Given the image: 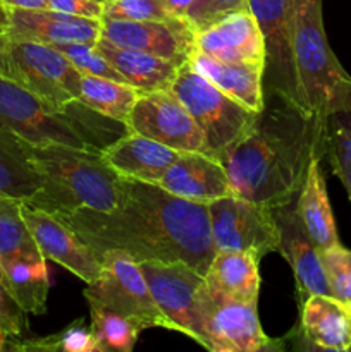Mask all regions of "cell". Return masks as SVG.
Wrapping results in <instances>:
<instances>
[{
    "label": "cell",
    "instance_id": "9c48e42d",
    "mask_svg": "<svg viewBox=\"0 0 351 352\" xmlns=\"http://www.w3.org/2000/svg\"><path fill=\"white\" fill-rule=\"evenodd\" d=\"M257 305L229 298L205 278L196 292L200 346L212 352L274 349V342L262 330Z\"/></svg>",
    "mask_w": 351,
    "mask_h": 352
},
{
    "label": "cell",
    "instance_id": "4fadbf2b",
    "mask_svg": "<svg viewBox=\"0 0 351 352\" xmlns=\"http://www.w3.org/2000/svg\"><path fill=\"white\" fill-rule=\"evenodd\" d=\"M140 268L155 305L171 323V330L184 333L195 342H202L196 292L205 280V275L184 261L147 260L140 261Z\"/></svg>",
    "mask_w": 351,
    "mask_h": 352
},
{
    "label": "cell",
    "instance_id": "d590c367",
    "mask_svg": "<svg viewBox=\"0 0 351 352\" xmlns=\"http://www.w3.org/2000/svg\"><path fill=\"white\" fill-rule=\"evenodd\" d=\"M28 313L19 308L3 287L0 278V339L6 337H24L28 332Z\"/></svg>",
    "mask_w": 351,
    "mask_h": 352
},
{
    "label": "cell",
    "instance_id": "5b68a950",
    "mask_svg": "<svg viewBox=\"0 0 351 352\" xmlns=\"http://www.w3.org/2000/svg\"><path fill=\"white\" fill-rule=\"evenodd\" d=\"M78 105L58 110L0 76V127L30 144H65L103 150L93 138L95 131L92 124L72 112Z\"/></svg>",
    "mask_w": 351,
    "mask_h": 352
},
{
    "label": "cell",
    "instance_id": "f1b7e54d",
    "mask_svg": "<svg viewBox=\"0 0 351 352\" xmlns=\"http://www.w3.org/2000/svg\"><path fill=\"white\" fill-rule=\"evenodd\" d=\"M323 158L343 182L351 201V82L343 89L327 117Z\"/></svg>",
    "mask_w": 351,
    "mask_h": 352
},
{
    "label": "cell",
    "instance_id": "d6986e66",
    "mask_svg": "<svg viewBox=\"0 0 351 352\" xmlns=\"http://www.w3.org/2000/svg\"><path fill=\"white\" fill-rule=\"evenodd\" d=\"M195 50L229 62L265 65V43L250 10L224 17L195 34Z\"/></svg>",
    "mask_w": 351,
    "mask_h": 352
},
{
    "label": "cell",
    "instance_id": "f35d334b",
    "mask_svg": "<svg viewBox=\"0 0 351 352\" xmlns=\"http://www.w3.org/2000/svg\"><path fill=\"white\" fill-rule=\"evenodd\" d=\"M7 10H40L48 9V0H0Z\"/></svg>",
    "mask_w": 351,
    "mask_h": 352
},
{
    "label": "cell",
    "instance_id": "60d3db41",
    "mask_svg": "<svg viewBox=\"0 0 351 352\" xmlns=\"http://www.w3.org/2000/svg\"><path fill=\"white\" fill-rule=\"evenodd\" d=\"M7 28H9V10L0 3V36L7 33Z\"/></svg>",
    "mask_w": 351,
    "mask_h": 352
},
{
    "label": "cell",
    "instance_id": "7a4b0ae2",
    "mask_svg": "<svg viewBox=\"0 0 351 352\" xmlns=\"http://www.w3.org/2000/svg\"><path fill=\"white\" fill-rule=\"evenodd\" d=\"M326 133L301 105L264 91L255 126L220 157L233 195L265 206L298 198L313 157L323 160Z\"/></svg>",
    "mask_w": 351,
    "mask_h": 352
},
{
    "label": "cell",
    "instance_id": "836d02e7",
    "mask_svg": "<svg viewBox=\"0 0 351 352\" xmlns=\"http://www.w3.org/2000/svg\"><path fill=\"white\" fill-rule=\"evenodd\" d=\"M54 47L57 50H61L83 74L100 76V78H109L126 82L123 79V76L107 62V58L96 50V47L93 43H62L54 45Z\"/></svg>",
    "mask_w": 351,
    "mask_h": 352
},
{
    "label": "cell",
    "instance_id": "44dd1931",
    "mask_svg": "<svg viewBox=\"0 0 351 352\" xmlns=\"http://www.w3.org/2000/svg\"><path fill=\"white\" fill-rule=\"evenodd\" d=\"M188 62L203 78L209 79L220 91L229 95L246 109L253 112H260L264 109V65L262 64L220 60L198 50H193Z\"/></svg>",
    "mask_w": 351,
    "mask_h": 352
},
{
    "label": "cell",
    "instance_id": "9a60e30c",
    "mask_svg": "<svg viewBox=\"0 0 351 352\" xmlns=\"http://www.w3.org/2000/svg\"><path fill=\"white\" fill-rule=\"evenodd\" d=\"M100 38L117 47L147 52L182 65L195 50V31L184 19L124 21L102 19Z\"/></svg>",
    "mask_w": 351,
    "mask_h": 352
},
{
    "label": "cell",
    "instance_id": "74e56055",
    "mask_svg": "<svg viewBox=\"0 0 351 352\" xmlns=\"http://www.w3.org/2000/svg\"><path fill=\"white\" fill-rule=\"evenodd\" d=\"M48 9L92 19H102L103 16L102 0H48Z\"/></svg>",
    "mask_w": 351,
    "mask_h": 352
},
{
    "label": "cell",
    "instance_id": "ba28073f",
    "mask_svg": "<svg viewBox=\"0 0 351 352\" xmlns=\"http://www.w3.org/2000/svg\"><path fill=\"white\" fill-rule=\"evenodd\" d=\"M102 272L86 284L85 298L89 306L110 309L136 323L141 330L165 329L171 323L155 305L140 263L127 253L110 250L100 254Z\"/></svg>",
    "mask_w": 351,
    "mask_h": 352
},
{
    "label": "cell",
    "instance_id": "4dcf8cb0",
    "mask_svg": "<svg viewBox=\"0 0 351 352\" xmlns=\"http://www.w3.org/2000/svg\"><path fill=\"white\" fill-rule=\"evenodd\" d=\"M92 332L98 352H131L136 346L141 329L126 316L100 306H89Z\"/></svg>",
    "mask_w": 351,
    "mask_h": 352
},
{
    "label": "cell",
    "instance_id": "ac0fdd59",
    "mask_svg": "<svg viewBox=\"0 0 351 352\" xmlns=\"http://www.w3.org/2000/svg\"><path fill=\"white\" fill-rule=\"evenodd\" d=\"M158 186L179 198L203 205L233 195L222 162L202 151H181Z\"/></svg>",
    "mask_w": 351,
    "mask_h": 352
},
{
    "label": "cell",
    "instance_id": "3957f363",
    "mask_svg": "<svg viewBox=\"0 0 351 352\" xmlns=\"http://www.w3.org/2000/svg\"><path fill=\"white\" fill-rule=\"evenodd\" d=\"M34 167L47 181V201L50 213L92 208L114 210L123 195V177L110 168L102 150L65 146V144H30L24 141Z\"/></svg>",
    "mask_w": 351,
    "mask_h": 352
},
{
    "label": "cell",
    "instance_id": "ffe728a7",
    "mask_svg": "<svg viewBox=\"0 0 351 352\" xmlns=\"http://www.w3.org/2000/svg\"><path fill=\"white\" fill-rule=\"evenodd\" d=\"M102 155L110 168L123 179L158 184L181 151L127 131L116 141L107 143Z\"/></svg>",
    "mask_w": 351,
    "mask_h": 352
},
{
    "label": "cell",
    "instance_id": "603a6c76",
    "mask_svg": "<svg viewBox=\"0 0 351 352\" xmlns=\"http://www.w3.org/2000/svg\"><path fill=\"white\" fill-rule=\"evenodd\" d=\"M301 333L313 347L351 351V308L332 296L313 294L299 305Z\"/></svg>",
    "mask_w": 351,
    "mask_h": 352
},
{
    "label": "cell",
    "instance_id": "5bb4252c",
    "mask_svg": "<svg viewBox=\"0 0 351 352\" xmlns=\"http://www.w3.org/2000/svg\"><path fill=\"white\" fill-rule=\"evenodd\" d=\"M21 213L45 260H52L81 278L85 284L95 280L102 272V261L93 248L64 220L43 208L21 205Z\"/></svg>",
    "mask_w": 351,
    "mask_h": 352
},
{
    "label": "cell",
    "instance_id": "7402d4cb",
    "mask_svg": "<svg viewBox=\"0 0 351 352\" xmlns=\"http://www.w3.org/2000/svg\"><path fill=\"white\" fill-rule=\"evenodd\" d=\"M0 196L43 208L47 181L28 155L24 141L0 127Z\"/></svg>",
    "mask_w": 351,
    "mask_h": 352
},
{
    "label": "cell",
    "instance_id": "2e32d148",
    "mask_svg": "<svg viewBox=\"0 0 351 352\" xmlns=\"http://www.w3.org/2000/svg\"><path fill=\"white\" fill-rule=\"evenodd\" d=\"M272 212H274L279 227V237H281L277 253H281L291 265L299 305L313 294L330 296L320 250L308 236L299 219L296 199L286 205L272 206Z\"/></svg>",
    "mask_w": 351,
    "mask_h": 352
},
{
    "label": "cell",
    "instance_id": "e575fe53",
    "mask_svg": "<svg viewBox=\"0 0 351 352\" xmlns=\"http://www.w3.org/2000/svg\"><path fill=\"white\" fill-rule=\"evenodd\" d=\"M248 9V0H195L186 12L184 21L193 31L206 30L224 17Z\"/></svg>",
    "mask_w": 351,
    "mask_h": 352
},
{
    "label": "cell",
    "instance_id": "d6a6232c",
    "mask_svg": "<svg viewBox=\"0 0 351 352\" xmlns=\"http://www.w3.org/2000/svg\"><path fill=\"white\" fill-rule=\"evenodd\" d=\"M330 296L351 306V251L341 244L320 250Z\"/></svg>",
    "mask_w": 351,
    "mask_h": 352
},
{
    "label": "cell",
    "instance_id": "484cf974",
    "mask_svg": "<svg viewBox=\"0 0 351 352\" xmlns=\"http://www.w3.org/2000/svg\"><path fill=\"white\" fill-rule=\"evenodd\" d=\"M258 263L260 260L246 251H215L205 278L229 298L243 302H258Z\"/></svg>",
    "mask_w": 351,
    "mask_h": 352
},
{
    "label": "cell",
    "instance_id": "8992f818",
    "mask_svg": "<svg viewBox=\"0 0 351 352\" xmlns=\"http://www.w3.org/2000/svg\"><path fill=\"white\" fill-rule=\"evenodd\" d=\"M0 76L58 110L78 103L83 72L55 47L0 36Z\"/></svg>",
    "mask_w": 351,
    "mask_h": 352
},
{
    "label": "cell",
    "instance_id": "4316f807",
    "mask_svg": "<svg viewBox=\"0 0 351 352\" xmlns=\"http://www.w3.org/2000/svg\"><path fill=\"white\" fill-rule=\"evenodd\" d=\"M0 278L10 298L24 313L43 315L50 292L47 260L0 261Z\"/></svg>",
    "mask_w": 351,
    "mask_h": 352
},
{
    "label": "cell",
    "instance_id": "cb8c5ba5",
    "mask_svg": "<svg viewBox=\"0 0 351 352\" xmlns=\"http://www.w3.org/2000/svg\"><path fill=\"white\" fill-rule=\"evenodd\" d=\"M95 47L107 58V62L123 76L124 81L140 91L171 89L178 69L181 67L176 62L147 54V52L117 47L107 41L105 38H98Z\"/></svg>",
    "mask_w": 351,
    "mask_h": 352
},
{
    "label": "cell",
    "instance_id": "b9f144b4",
    "mask_svg": "<svg viewBox=\"0 0 351 352\" xmlns=\"http://www.w3.org/2000/svg\"><path fill=\"white\" fill-rule=\"evenodd\" d=\"M102 2H105V0H102Z\"/></svg>",
    "mask_w": 351,
    "mask_h": 352
},
{
    "label": "cell",
    "instance_id": "30bf717a",
    "mask_svg": "<svg viewBox=\"0 0 351 352\" xmlns=\"http://www.w3.org/2000/svg\"><path fill=\"white\" fill-rule=\"evenodd\" d=\"M206 206L215 251H246L258 260L279 251L281 237L272 206L236 195L213 199Z\"/></svg>",
    "mask_w": 351,
    "mask_h": 352
},
{
    "label": "cell",
    "instance_id": "e0dca14e",
    "mask_svg": "<svg viewBox=\"0 0 351 352\" xmlns=\"http://www.w3.org/2000/svg\"><path fill=\"white\" fill-rule=\"evenodd\" d=\"M102 31V19L71 16L52 9L9 10L6 36L38 41L45 45L96 43Z\"/></svg>",
    "mask_w": 351,
    "mask_h": 352
},
{
    "label": "cell",
    "instance_id": "277c9868",
    "mask_svg": "<svg viewBox=\"0 0 351 352\" xmlns=\"http://www.w3.org/2000/svg\"><path fill=\"white\" fill-rule=\"evenodd\" d=\"M292 64L299 103L327 134V117L351 76L327 40L322 0H295Z\"/></svg>",
    "mask_w": 351,
    "mask_h": 352
},
{
    "label": "cell",
    "instance_id": "7c38bea8",
    "mask_svg": "<svg viewBox=\"0 0 351 352\" xmlns=\"http://www.w3.org/2000/svg\"><path fill=\"white\" fill-rule=\"evenodd\" d=\"M265 43L264 91L277 93L299 103L292 64V14L295 0H248Z\"/></svg>",
    "mask_w": 351,
    "mask_h": 352
},
{
    "label": "cell",
    "instance_id": "8fae6325",
    "mask_svg": "<svg viewBox=\"0 0 351 352\" xmlns=\"http://www.w3.org/2000/svg\"><path fill=\"white\" fill-rule=\"evenodd\" d=\"M124 127L172 150L209 155L205 136L198 124L171 89L140 91Z\"/></svg>",
    "mask_w": 351,
    "mask_h": 352
},
{
    "label": "cell",
    "instance_id": "d4e9b609",
    "mask_svg": "<svg viewBox=\"0 0 351 352\" xmlns=\"http://www.w3.org/2000/svg\"><path fill=\"white\" fill-rule=\"evenodd\" d=\"M296 208L306 232L319 246V250H329L341 244L329 196H327L326 175H323L320 157H313L310 162L303 188L296 198Z\"/></svg>",
    "mask_w": 351,
    "mask_h": 352
},
{
    "label": "cell",
    "instance_id": "f546056e",
    "mask_svg": "<svg viewBox=\"0 0 351 352\" xmlns=\"http://www.w3.org/2000/svg\"><path fill=\"white\" fill-rule=\"evenodd\" d=\"M23 201L0 196V261L45 260L21 213Z\"/></svg>",
    "mask_w": 351,
    "mask_h": 352
},
{
    "label": "cell",
    "instance_id": "1f68e13d",
    "mask_svg": "<svg viewBox=\"0 0 351 352\" xmlns=\"http://www.w3.org/2000/svg\"><path fill=\"white\" fill-rule=\"evenodd\" d=\"M102 19L176 21L165 0H105Z\"/></svg>",
    "mask_w": 351,
    "mask_h": 352
},
{
    "label": "cell",
    "instance_id": "6da1fadb",
    "mask_svg": "<svg viewBox=\"0 0 351 352\" xmlns=\"http://www.w3.org/2000/svg\"><path fill=\"white\" fill-rule=\"evenodd\" d=\"M96 254L119 250L133 260L184 261L202 275L215 256L209 206L165 191L158 184L123 179L119 205L109 212L76 208L54 213Z\"/></svg>",
    "mask_w": 351,
    "mask_h": 352
},
{
    "label": "cell",
    "instance_id": "52a82bcc",
    "mask_svg": "<svg viewBox=\"0 0 351 352\" xmlns=\"http://www.w3.org/2000/svg\"><path fill=\"white\" fill-rule=\"evenodd\" d=\"M171 91L188 109L205 136L209 155L219 158L255 126L258 112L246 109L203 78L189 62L178 69Z\"/></svg>",
    "mask_w": 351,
    "mask_h": 352
},
{
    "label": "cell",
    "instance_id": "8d00e7d4",
    "mask_svg": "<svg viewBox=\"0 0 351 352\" xmlns=\"http://www.w3.org/2000/svg\"><path fill=\"white\" fill-rule=\"evenodd\" d=\"M58 349L65 352H98L95 336L92 329H85L83 322L72 323L67 329L57 333Z\"/></svg>",
    "mask_w": 351,
    "mask_h": 352
},
{
    "label": "cell",
    "instance_id": "ab89813d",
    "mask_svg": "<svg viewBox=\"0 0 351 352\" xmlns=\"http://www.w3.org/2000/svg\"><path fill=\"white\" fill-rule=\"evenodd\" d=\"M193 2H195V0H165V3H167L169 9H171V12L174 14V16L181 17V19H184L186 12H188L189 7L193 6Z\"/></svg>",
    "mask_w": 351,
    "mask_h": 352
},
{
    "label": "cell",
    "instance_id": "83f0119b",
    "mask_svg": "<svg viewBox=\"0 0 351 352\" xmlns=\"http://www.w3.org/2000/svg\"><path fill=\"white\" fill-rule=\"evenodd\" d=\"M138 95H140V89L127 82L83 74L81 82H79L78 103L98 113L100 117H105L124 126Z\"/></svg>",
    "mask_w": 351,
    "mask_h": 352
}]
</instances>
